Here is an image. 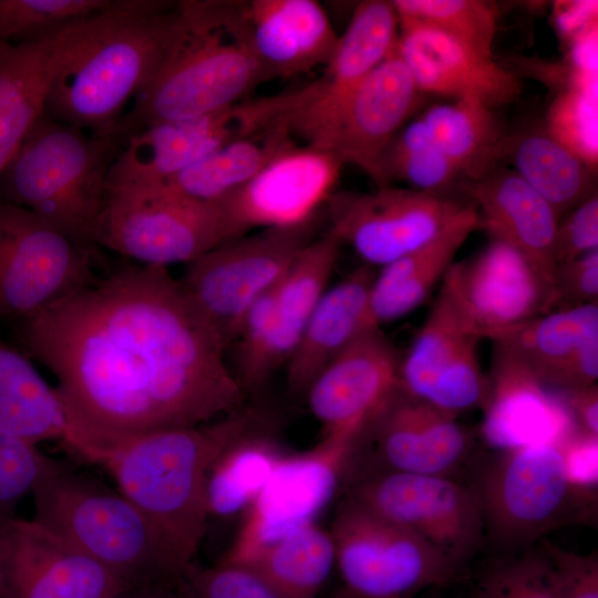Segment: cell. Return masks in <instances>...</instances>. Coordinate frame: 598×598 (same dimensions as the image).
<instances>
[{"instance_id": "obj_23", "label": "cell", "mask_w": 598, "mask_h": 598, "mask_svg": "<svg viewBox=\"0 0 598 598\" xmlns=\"http://www.w3.org/2000/svg\"><path fill=\"white\" fill-rule=\"evenodd\" d=\"M395 51L423 94L474 101L494 110L522 93L515 72L417 21L399 17Z\"/></svg>"}, {"instance_id": "obj_4", "label": "cell", "mask_w": 598, "mask_h": 598, "mask_svg": "<svg viewBox=\"0 0 598 598\" xmlns=\"http://www.w3.org/2000/svg\"><path fill=\"white\" fill-rule=\"evenodd\" d=\"M176 2L114 0L92 17L83 40L53 75L43 114L92 135L107 136L128 101L156 75Z\"/></svg>"}, {"instance_id": "obj_11", "label": "cell", "mask_w": 598, "mask_h": 598, "mask_svg": "<svg viewBox=\"0 0 598 598\" xmlns=\"http://www.w3.org/2000/svg\"><path fill=\"white\" fill-rule=\"evenodd\" d=\"M316 219L246 234L187 264L179 282L226 349L251 306L315 238Z\"/></svg>"}, {"instance_id": "obj_10", "label": "cell", "mask_w": 598, "mask_h": 598, "mask_svg": "<svg viewBox=\"0 0 598 598\" xmlns=\"http://www.w3.org/2000/svg\"><path fill=\"white\" fill-rule=\"evenodd\" d=\"M343 598H408L462 569L419 536L341 497L329 529Z\"/></svg>"}, {"instance_id": "obj_1", "label": "cell", "mask_w": 598, "mask_h": 598, "mask_svg": "<svg viewBox=\"0 0 598 598\" xmlns=\"http://www.w3.org/2000/svg\"><path fill=\"white\" fill-rule=\"evenodd\" d=\"M66 419L63 444L102 465L141 436L246 405L226 347L168 268L130 262L20 322Z\"/></svg>"}, {"instance_id": "obj_35", "label": "cell", "mask_w": 598, "mask_h": 598, "mask_svg": "<svg viewBox=\"0 0 598 598\" xmlns=\"http://www.w3.org/2000/svg\"><path fill=\"white\" fill-rule=\"evenodd\" d=\"M0 431L37 445L64 441L66 419L59 396L28 357L0 340Z\"/></svg>"}, {"instance_id": "obj_6", "label": "cell", "mask_w": 598, "mask_h": 598, "mask_svg": "<svg viewBox=\"0 0 598 598\" xmlns=\"http://www.w3.org/2000/svg\"><path fill=\"white\" fill-rule=\"evenodd\" d=\"M37 523L131 585L178 579L158 535L117 489L53 461L32 489Z\"/></svg>"}, {"instance_id": "obj_42", "label": "cell", "mask_w": 598, "mask_h": 598, "mask_svg": "<svg viewBox=\"0 0 598 598\" xmlns=\"http://www.w3.org/2000/svg\"><path fill=\"white\" fill-rule=\"evenodd\" d=\"M544 127L550 136L596 169L597 83L574 84L559 90L548 107Z\"/></svg>"}, {"instance_id": "obj_22", "label": "cell", "mask_w": 598, "mask_h": 598, "mask_svg": "<svg viewBox=\"0 0 598 598\" xmlns=\"http://www.w3.org/2000/svg\"><path fill=\"white\" fill-rule=\"evenodd\" d=\"M480 436L492 452L561 443L579 430L563 396L493 344Z\"/></svg>"}, {"instance_id": "obj_47", "label": "cell", "mask_w": 598, "mask_h": 598, "mask_svg": "<svg viewBox=\"0 0 598 598\" xmlns=\"http://www.w3.org/2000/svg\"><path fill=\"white\" fill-rule=\"evenodd\" d=\"M598 250L597 193L566 213L558 221L555 237L557 267Z\"/></svg>"}, {"instance_id": "obj_28", "label": "cell", "mask_w": 598, "mask_h": 598, "mask_svg": "<svg viewBox=\"0 0 598 598\" xmlns=\"http://www.w3.org/2000/svg\"><path fill=\"white\" fill-rule=\"evenodd\" d=\"M90 18L35 39L0 42V176L42 114L48 86L81 43Z\"/></svg>"}, {"instance_id": "obj_45", "label": "cell", "mask_w": 598, "mask_h": 598, "mask_svg": "<svg viewBox=\"0 0 598 598\" xmlns=\"http://www.w3.org/2000/svg\"><path fill=\"white\" fill-rule=\"evenodd\" d=\"M53 461L37 445L0 431V525L14 517L20 499L32 493Z\"/></svg>"}, {"instance_id": "obj_30", "label": "cell", "mask_w": 598, "mask_h": 598, "mask_svg": "<svg viewBox=\"0 0 598 598\" xmlns=\"http://www.w3.org/2000/svg\"><path fill=\"white\" fill-rule=\"evenodd\" d=\"M373 267L362 265L329 287L290 355L289 390L305 395L316 375L365 331L378 327L370 305Z\"/></svg>"}, {"instance_id": "obj_13", "label": "cell", "mask_w": 598, "mask_h": 598, "mask_svg": "<svg viewBox=\"0 0 598 598\" xmlns=\"http://www.w3.org/2000/svg\"><path fill=\"white\" fill-rule=\"evenodd\" d=\"M97 247L0 202V318L20 322L94 282Z\"/></svg>"}, {"instance_id": "obj_14", "label": "cell", "mask_w": 598, "mask_h": 598, "mask_svg": "<svg viewBox=\"0 0 598 598\" xmlns=\"http://www.w3.org/2000/svg\"><path fill=\"white\" fill-rule=\"evenodd\" d=\"M363 433L323 435L312 448L283 453L244 512L224 561L245 563L267 546L317 523L340 493L344 471Z\"/></svg>"}, {"instance_id": "obj_26", "label": "cell", "mask_w": 598, "mask_h": 598, "mask_svg": "<svg viewBox=\"0 0 598 598\" xmlns=\"http://www.w3.org/2000/svg\"><path fill=\"white\" fill-rule=\"evenodd\" d=\"M491 341L558 394L597 383L598 303L540 316Z\"/></svg>"}, {"instance_id": "obj_19", "label": "cell", "mask_w": 598, "mask_h": 598, "mask_svg": "<svg viewBox=\"0 0 598 598\" xmlns=\"http://www.w3.org/2000/svg\"><path fill=\"white\" fill-rule=\"evenodd\" d=\"M0 555L7 598H110L132 586L33 519L0 525Z\"/></svg>"}, {"instance_id": "obj_27", "label": "cell", "mask_w": 598, "mask_h": 598, "mask_svg": "<svg viewBox=\"0 0 598 598\" xmlns=\"http://www.w3.org/2000/svg\"><path fill=\"white\" fill-rule=\"evenodd\" d=\"M460 188L474 203L480 228L520 252L554 288L559 221L554 207L513 168L498 164Z\"/></svg>"}, {"instance_id": "obj_39", "label": "cell", "mask_w": 598, "mask_h": 598, "mask_svg": "<svg viewBox=\"0 0 598 598\" xmlns=\"http://www.w3.org/2000/svg\"><path fill=\"white\" fill-rule=\"evenodd\" d=\"M381 176L383 186L400 179L414 189L446 194L464 181L458 166L432 143L420 117L403 126L385 150Z\"/></svg>"}, {"instance_id": "obj_50", "label": "cell", "mask_w": 598, "mask_h": 598, "mask_svg": "<svg viewBox=\"0 0 598 598\" xmlns=\"http://www.w3.org/2000/svg\"><path fill=\"white\" fill-rule=\"evenodd\" d=\"M569 409L577 427L598 436V386L597 383L560 394Z\"/></svg>"}, {"instance_id": "obj_9", "label": "cell", "mask_w": 598, "mask_h": 598, "mask_svg": "<svg viewBox=\"0 0 598 598\" xmlns=\"http://www.w3.org/2000/svg\"><path fill=\"white\" fill-rule=\"evenodd\" d=\"M398 38L399 17L391 1L359 2L319 78L259 100L266 128L280 127L302 145L326 150L352 95L394 52Z\"/></svg>"}, {"instance_id": "obj_37", "label": "cell", "mask_w": 598, "mask_h": 598, "mask_svg": "<svg viewBox=\"0 0 598 598\" xmlns=\"http://www.w3.org/2000/svg\"><path fill=\"white\" fill-rule=\"evenodd\" d=\"M420 118L432 143L458 166L464 181L480 177L498 163L504 135L493 110L457 100L433 105Z\"/></svg>"}, {"instance_id": "obj_24", "label": "cell", "mask_w": 598, "mask_h": 598, "mask_svg": "<svg viewBox=\"0 0 598 598\" xmlns=\"http://www.w3.org/2000/svg\"><path fill=\"white\" fill-rule=\"evenodd\" d=\"M409 69L396 51L359 85L332 131L326 151L362 169L382 187L381 159L422 101Z\"/></svg>"}, {"instance_id": "obj_46", "label": "cell", "mask_w": 598, "mask_h": 598, "mask_svg": "<svg viewBox=\"0 0 598 598\" xmlns=\"http://www.w3.org/2000/svg\"><path fill=\"white\" fill-rule=\"evenodd\" d=\"M558 598H598V554L565 550L546 538L538 543Z\"/></svg>"}, {"instance_id": "obj_15", "label": "cell", "mask_w": 598, "mask_h": 598, "mask_svg": "<svg viewBox=\"0 0 598 598\" xmlns=\"http://www.w3.org/2000/svg\"><path fill=\"white\" fill-rule=\"evenodd\" d=\"M448 193L378 187L334 192L328 230L371 267H382L429 241L467 204Z\"/></svg>"}, {"instance_id": "obj_51", "label": "cell", "mask_w": 598, "mask_h": 598, "mask_svg": "<svg viewBox=\"0 0 598 598\" xmlns=\"http://www.w3.org/2000/svg\"><path fill=\"white\" fill-rule=\"evenodd\" d=\"M173 584L132 585L110 598H175Z\"/></svg>"}, {"instance_id": "obj_38", "label": "cell", "mask_w": 598, "mask_h": 598, "mask_svg": "<svg viewBox=\"0 0 598 598\" xmlns=\"http://www.w3.org/2000/svg\"><path fill=\"white\" fill-rule=\"evenodd\" d=\"M269 433L234 443L215 461L206 484L208 520L244 513L252 503L285 453Z\"/></svg>"}, {"instance_id": "obj_20", "label": "cell", "mask_w": 598, "mask_h": 598, "mask_svg": "<svg viewBox=\"0 0 598 598\" xmlns=\"http://www.w3.org/2000/svg\"><path fill=\"white\" fill-rule=\"evenodd\" d=\"M400 361L380 327L362 333L332 359L305 393L323 435L365 432L399 390Z\"/></svg>"}, {"instance_id": "obj_48", "label": "cell", "mask_w": 598, "mask_h": 598, "mask_svg": "<svg viewBox=\"0 0 598 598\" xmlns=\"http://www.w3.org/2000/svg\"><path fill=\"white\" fill-rule=\"evenodd\" d=\"M597 301L598 250L557 267L554 280V311L578 308Z\"/></svg>"}, {"instance_id": "obj_33", "label": "cell", "mask_w": 598, "mask_h": 598, "mask_svg": "<svg viewBox=\"0 0 598 598\" xmlns=\"http://www.w3.org/2000/svg\"><path fill=\"white\" fill-rule=\"evenodd\" d=\"M341 244L327 230L296 256L274 288L271 349L276 370L287 364L305 327L329 288Z\"/></svg>"}, {"instance_id": "obj_18", "label": "cell", "mask_w": 598, "mask_h": 598, "mask_svg": "<svg viewBox=\"0 0 598 598\" xmlns=\"http://www.w3.org/2000/svg\"><path fill=\"white\" fill-rule=\"evenodd\" d=\"M441 287L483 339L554 311L553 286L520 252L497 239L454 262Z\"/></svg>"}, {"instance_id": "obj_8", "label": "cell", "mask_w": 598, "mask_h": 598, "mask_svg": "<svg viewBox=\"0 0 598 598\" xmlns=\"http://www.w3.org/2000/svg\"><path fill=\"white\" fill-rule=\"evenodd\" d=\"M340 494L419 536L462 570L486 539L477 499L455 477L389 470L355 448Z\"/></svg>"}, {"instance_id": "obj_49", "label": "cell", "mask_w": 598, "mask_h": 598, "mask_svg": "<svg viewBox=\"0 0 598 598\" xmlns=\"http://www.w3.org/2000/svg\"><path fill=\"white\" fill-rule=\"evenodd\" d=\"M569 484L578 492L598 497V436L577 430L560 443Z\"/></svg>"}, {"instance_id": "obj_34", "label": "cell", "mask_w": 598, "mask_h": 598, "mask_svg": "<svg viewBox=\"0 0 598 598\" xmlns=\"http://www.w3.org/2000/svg\"><path fill=\"white\" fill-rule=\"evenodd\" d=\"M293 142L282 128L270 126L227 142L186 169L147 188H158L196 202L215 203L249 182Z\"/></svg>"}, {"instance_id": "obj_43", "label": "cell", "mask_w": 598, "mask_h": 598, "mask_svg": "<svg viewBox=\"0 0 598 598\" xmlns=\"http://www.w3.org/2000/svg\"><path fill=\"white\" fill-rule=\"evenodd\" d=\"M475 598H558L538 544L492 561L476 579Z\"/></svg>"}, {"instance_id": "obj_41", "label": "cell", "mask_w": 598, "mask_h": 598, "mask_svg": "<svg viewBox=\"0 0 598 598\" xmlns=\"http://www.w3.org/2000/svg\"><path fill=\"white\" fill-rule=\"evenodd\" d=\"M114 0H0V42L18 43L87 19Z\"/></svg>"}, {"instance_id": "obj_31", "label": "cell", "mask_w": 598, "mask_h": 598, "mask_svg": "<svg viewBox=\"0 0 598 598\" xmlns=\"http://www.w3.org/2000/svg\"><path fill=\"white\" fill-rule=\"evenodd\" d=\"M470 200V199H468ZM480 228L477 209L468 204L433 238L380 267L370 296L373 320L378 327L398 320L416 309L443 281L454 259Z\"/></svg>"}, {"instance_id": "obj_29", "label": "cell", "mask_w": 598, "mask_h": 598, "mask_svg": "<svg viewBox=\"0 0 598 598\" xmlns=\"http://www.w3.org/2000/svg\"><path fill=\"white\" fill-rule=\"evenodd\" d=\"M250 49L265 80L289 79L324 66L339 35L315 0L243 1Z\"/></svg>"}, {"instance_id": "obj_2", "label": "cell", "mask_w": 598, "mask_h": 598, "mask_svg": "<svg viewBox=\"0 0 598 598\" xmlns=\"http://www.w3.org/2000/svg\"><path fill=\"white\" fill-rule=\"evenodd\" d=\"M272 423L267 412L245 405L206 424L135 439L102 464L117 491L152 525L178 576L193 563L206 533V484L213 464L230 445L270 431Z\"/></svg>"}, {"instance_id": "obj_21", "label": "cell", "mask_w": 598, "mask_h": 598, "mask_svg": "<svg viewBox=\"0 0 598 598\" xmlns=\"http://www.w3.org/2000/svg\"><path fill=\"white\" fill-rule=\"evenodd\" d=\"M457 417L398 390L363 434L371 448L357 450L389 470L455 477L474 446Z\"/></svg>"}, {"instance_id": "obj_36", "label": "cell", "mask_w": 598, "mask_h": 598, "mask_svg": "<svg viewBox=\"0 0 598 598\" xmlns=\"http://www.w3.org/2000/svg\"><path fill=\"white\" fill-rule=\"evenodd\" d=\"M283 598H318L336 568L330 530L317 523L267 546L247 561Z\"/></svg>"}, {"instance_id": "obj_3", "label": "cell", "mask_w": 598, "mask_h": 598, "mask_svg": "<svg viewBox=\"0 0 598 598\" xmlns=\"http://www.w3.org/2000/svg\"><path fill=\"white\" fill-rule=\"evenodd\" d=\"M265 81L250 49L243 1H177L156 75L109 135L125 145L152 125L230 107Z\"/></svg>"}, {"instance_id": "obj_7", "label": "cell", "mask_w": 598, "mask_h": 598, "mask_svg": "<svg viewBox=\"0 0 598 598\" xmlns=\"http://www.w3.org/2000/svg\"><path fill=\"white\" fill-rule=\"evenodd\" d=\"M470 487L486 538L508 553L527 549L565 526L596 522L597 498L569 484L560 443L493 452Z\"/></svg>"}, {"instance_id": "obj_17", "label": "cell", "mask_w": 598, "mask_h": 598, "mask_svg": "<svg viewBox=\"0 0 598 598\" xmlns=\"http://www.w3.org/2000/svg\"><path fill=\"white\" fill-rule=\"evenodd\" d=\"M342 165L329 151L291 143L249 182L215 202L229 238L315 218L333 195Z\"/></svg>"}, {"instance_id": "obj_5", "label": "cell", "mask_w": 598, "mask_h": 598, "mask_svg": "<svg viewBox=\"0 0 598 598\" xmlns=\"http://www.w3.org/2000/svg\"><path fill=\"white\" fill-rule=\"evenodd\" d=\"M42 114L0 176V202L23 207L74 241H93L107 176L123 148Z\"/></svg>"}, {"instance_id": "obj_12", "label": "cell", "mask_w": 598, "mask_h": 598, "mask_svg": "<svg viewBox=\"0 0 598 598\" xmlns=\"http://www.w3.org/2000/svg\"><path fill=\"white\" fill-rule=\"evenodd\" d=\"M230 240L215 203H202L158 188L106 190L95 225V246L140 265L189 264Z\"/></svg>"}, {"instance_id": "obj_32", "label": "cell", "mask_w": 598, "mask_h": 598, "mask_svg": "<svg viewBox=\"0 0 598 598\" xmlns=\"http://www.w3.org/2000/svg\"><path fill=\"white\" fill-rule=\"evenodd\" d=\"M513 169L555 209L566 213L596 194V169L550 136L545 127L503 136L497 161Z\"/></svg>"}, {"instance_id": "obj_52", "label": "cell", "mask_w": 598, "mask_h": 598, "mask_svg": "<svg viewBox=\"0 0 598 598\" xmlns=\"http://www.w3.org/2000/svg\"><path fill=\"white\" fill-rule=\"evenodd\" d=\"M0 598H7L6 597V589H4V579H3L1 555H0Z\"/></svg>"}, {"instance_id": "obj_40", "label": "cell", "mask_w": 598, "mask_h": 598, "mask_svg": "<svg viewBox=\"0 0 598 598\" xmlns=\"http://www.w3.org/2000/svg\"><path fill=\"white\" fill-rule=\"evenodd\" d=\"M398 16L427 24L468 49L493 55L497 29L494 4L482 0H394Z\"/></svg>"}, {"instance_id": "obj_16", "label": "cell", "mask_w": 598, "mask_h": 598, "mask_svg": "<svg viewBox=\"0 0 598 598\" xmlns=\"http://www.w3.org/2000/svg\"><path fill=\"white\" fill-rule=\"evenodd\" d=\"M483 338L440 287L432 308L399 368V390L458 416L482 408L486 375L478 344Z\"/></svg>"}, {"instance_id": "obj_44", "label": "cell", "mask_w": 598, "mask_h": 598, "mask_svg": "<svg viewBox=\"0 0 598 598\" xmlns=\"http://www.w3.org/2000/svg\"><path fill=\"white\" fill-rule=\"evenodd\" d=\"M174 592L175 598H283L250 566L224 560L212 567L192 563Z\"/></svg>"}, {"instance_id": "obj_25", "label": "cell", "mask_w": 598, "mask_h": 598, "mask_svg": "<svg viewBox=\"0 0 598 598\" xmlns=\"http://www.w3.org/2000/svg\"><path fill=\"white\" fill-rule=\"evenodd\" d=\"M246 136L240 102L197 117L152 125L131 137L112 164L106 190L153 187Z\"/></svg>"}]
</instances>
